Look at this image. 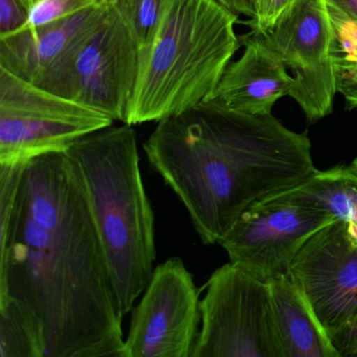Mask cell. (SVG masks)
Listing matches in <instances>:
<instances>
[{"label":"cell","instance_id":"obj_27","mask_svg":"<svg viewBox=\"0 0 357 357\" xmlns=\"http://www.w3.org/2000/svg\"><path fill=\"white\" fill-rule=\"evenodd\" d=\"M352 165H353V166H355L357 168V158H355L354 160H353Z\"/></svg>","mask_w":357,"mask_h":357},{"label":"cell","instance_id":"obj_4","mask_svg":"<svg viewBox=\"0 0 357 357\" xmlns=\"http://www.w3.org/2000/svg\"><path fill=\"white\" fill-rule=\"evenodd\" d=\"M237 14L216 0H167L139 72L125 123L160 122L211 99L240 47Z\"/></svg>","mask_w":357,"mask_h":357},{"label":"cell","instance_id":"obj_3","mask_svg":"<svg viewBox=\"0 0 357 357\" xmlns=\"http://www.w3.org/2000/svg\"><path fill=\"white\" fill-rule=\"evenodd\" d=\"M74 165L103 245L123 315L151 280L155 217L139 169L133 125L106 127L70 146Z\"/></svg>","mask_w":357,"mask_h":357},{"label":"cell","instance_id":"obj_18","mask_svg":"<svg viewBox=\"0 0 357 357\" xmlns=\"http://www.w3.org/2000/svg\"><path fill=\"white\" fill-rule=\"evenodd\" d=\"M105 1L107 0H37L30 8L28 22L24 29H36L55 24Z\"/></svg>","mask_w":357,"mask_h":357},{"label":"cell","instance_id":"obj_25","mask_svg":"<svg viewBox=\"0 0 357 357\" xmlns=\"http://www.w3.org/2000/svg\"><path fill=\"white\" fill-rule=\"evenodd\" d=\"M246 5H248V9H250V13H252V17H255L257 12H258L259 8H260L262 0H245Z\"/></svg>","mask_w":357,"mask_h":357},{"label":"cell","instance_id":"obj_6","mask_svg":"<svg viewBox=\"0 0 357 357\" xmlns=\"http://www.w3.org/2000/svg\"><path fill=\"white\" fill-rule=\"evenodd\" d=\"M114 122L107 114L0 68V164H24L45 154L66 152Z\"/></svg>","mask_w":357,"mask_h":357},{"label":"cell","instance_id":"obj_1","mask_svg":"<svg viewBox=\"0 0 357 357\" xmlns=\"http://www.w3.org/2000/svg\"><path fill=\"white\" fill-rule=\"evenodd\" d=\"M0 294L38 319L45 357H125L124 315L66 152L29 160L15 204H0Z\"/></svg>","mask_w":357,"mask_h":357},{"label":"cell","instance_id":"obj_9","mask_svg":"<svg viewBox=\"0 0 357 357\" xmlns=\"http://www.w3.org/2000/svg\"><path fill=\"white\" fill-rule=\"evenodd\" d=\"M258 35L291 70L294 86L289 96L307 121L314 123L329 116L337 89L327 0H296L273 26Z\"/></svg>","mask_w":357,"mask_h":357},{"label":"cell","instance_id":"obj_7","mask_svg":"<svg viewBox=\"0 0 357 357\" xmlns=\"http://www.w3.org/2000/svg\"><path fill=\"white\" fill-rule=\"evenodd\" d=\"M340 356L357 355V240L336 220L315 234L288 271Z\"/></svg>","mask_w":357,"mask_h":357},{"label":"cell","instance_id":"obj_8","mask_svg":"<svg viewBox=\"0 0 357 357\" xmlns=\"http://www.w3.org/2000/svg\"><path fill=\"white\" fill-rule=\"evenodd\" d=\"M139 47L112 3L109 13L45 91L125 123L139 72Z\"/></svg>","mask_w":357,"mask_h":357},{"label":"cell","instance_id":"obj_2","mask_svg":"<svg viewBox=\"0 0 357 357\" xmlns=\"http://www.w3.org/2000/svg\"><path fill=\"white\" fill-rule=\"evenodd\" d=\"M144 151L206 245L218 243L245 211L317 171L307 133L289 130L273 114H244L211 100L158 122Z\"/></svg>","mask_w":357,"mask_h":357},{"label":"cell","instance_id":"obj_21","mask_svg":"<svg viewBox=\"0 0 357 357\" xmlns=\"http://www.w3.org/2000/svg\"><path fill=\"white\" fill-rule=\"evenodd\" d=\"M29 11L24 0H0V38L22 31L28 22Z\"/></svg>","mask_w":357,"mask_h":357},{"label":"cell","instance_id":"obj_13","mask_svg":"<svg viewBox=\"0 0 357 357\" xmlns=\"http://www.w3.org/2000/svg\"><path fill=\"white\" fill-rule=\"evenodd\" d=\"M242 43L243 54L227 66L210 100L244 114H271L275 102L291 93L294 77L258 34L250 32Z\"/></svg>","mask_w":357,"mask_h":357},{"label":"cell","instance_id":"obj_14","mask_svg":"<svg viewBox=\"0 0 357 357\" xmlns=\"http://www.w3.org/2000/svg\"><path fill=\"white\" fill-rule=\"evenodd\" d=\"M268 283L283 357H340L288 273Z\"/></svg>","mask_w":357,"mask_h":357},{"label":"cell","instance_id":"obj_26","mask_svg":"<svg viewBox=\"0 0 357 357\" xmlns=\"http://www.w3.org/2000/svg\"><path fill=\"white\" fill-rule=\"evenodd\" d=\"M24 1L26 3V5L28 6L29 9H30V8L36 3L37 0H24Z\"/></svg>","mask_w":357,"mask_h":357},{"label":"cell","instance_id":"obj_5","mask_svg":"<svg viewBox=\"0 0 357 357\" xmlns=\"http://www.w3.org/2000/svg\"><path fill=\"white\" fill-rule=\"evenodd\" d=\"M202 328L192 357H283L268 282L229 262L200 301Z\"/></svg>","mask_w":357,"mask_h":357},{"label":"cell","instance_id":"obj_16","mask_svg":"<svg viewBox=\"0 0 357 357\" xmlns=\"http://www.w3.org/2000/svg\"><path fill=\"white\" fill-rule=\"evenodd\" d=\"M0 357H45L40 323L8 294H0Z\"/></svg>","mask_w":357,"mask_h":357},{"label":"cell","instance_id":"obj_24","mask_svg":"<svg viewBox=\"0 0 357 357\" xmlns=\"http://www.w3.org/2000/svg\"><path fill=\"white\" fill-rule=\"evenodd\" d=\"M327 3L342 10L357 22V0H327Z\"/></svg>","mask_w":357,"mask_h":357},{"label":"cell","instance_id":"obj_19","mask_svg":"<svg viewBox=\"0 0 357 357\" xmlns=\"http://www.w3.org/2000/svg\"><path fill=\"white\" fill-rule=\"evenodd\" d=\"M333 26L335 54L357 59V22L333 6L328 5Z\"/></svg>","mask_w":357,"mask_h":357},{"label":"cell","instance_id":"obj_12","mask_svg":"<svg viewBox=\"0 0 357 357\" xmlns=\"http://www.w3.org/2000/svg\"><path fill=\"white\" fill-rule=\"evenodd\" d=\"M112 0L68 20L36 29H24L0 38V68L43 89L66 68L81 45L97 30Z\"/></svg>","mask_w":357,"mask_h":357},{"label":"cell","instance_id":"obj_17","mask_svg":"<svg viewBox=\"0 0 357 357\" xmlns=\"http://www.w3.org/2000/svg\"><path fill=\"white\" fill-rule=\"evenodd\" d=\"M167 0H112L114 9L132 31L139 49L155 33Z\"/></svg>","mask_w":357,"mask_h":357},{"label":"cell","instance_id":"obj_10","mask_svg":"<svg viewBox=\"0 0 357 357\" xmlns=\"http://www.w3.org/2000/svg\"><path fill=\"white\" fill-rule=\"evenodd\" d=\"M337 219L283 193L245 211L221 238L229 262L263 281L287 275L311 237Z\"/></svg>","mask_w":357,"mask_h":357},{"label":"cell","instance_id":"obj_20","mask_svg":"<svg viewBox=\"0 0 357 357\" xmlns=\"http://www.w3.org/2000/svg\"><path fill=\"white\" fill-rule=\"evenodd\" d=\"M336 89L346 100L348 110L357 108V59L335 54Z\"/></svg>","mask_w":357,"mask_h":357},{"label":"cell","instance_id":"obj_15","mask_svg":"<svg viewBox=\"0 0 357 357\" xmlns=\"http://www.w3.org/2000/svg\"><path fill=\"white\" fill-rule=\"evenodd\" d=\"M285 193L346 223L349 233L357 240L356 167L351 165L317 170L302 185Z\"/></svg>","mask_w":357,"mask_h":357},{"label":"cell","instance_id":"obj_22","mask_svg":"<svg viewBox=\"0 0 357 357\" xmlns=\"http://www.w3.org/2000/svg\"><path fill=\"white\" fill-rule=\"evenodd\" d=\"M296 0H262L255 17L248 22L252 33L260 34L273 26L278 18Z\"/></svg>","mask_w":357,"mask_h":357},{"label":"cell","instance_id":"obj_11","mask_svg":"<svg viewBox=\"0 0 357 357\" xmlns=\"http://www.w3.org/2000/svg\"><path fill=\"white\" fill-rule=\"evenodd\" d=\"M200 301L181 258L158 265L133 307L125 357H192L202 325Z\"/></svg>","mask_w":357,"mask_h":357},{"label":"cell","instance_id":"obj_23","mask_svg":"<svg viewBox=\"0 0 357 357\" xmlns=\"http://www.w3.org/2000/svg\"><path fill=\"white\" fill-rule=\"evenodd\" d=\"M221 5L225 6L227 9L233 13L239 15L248 16V18L252 17L250 9L246 5L245 0H216Z\"/></svg>","mask_w":357,"mask_h":357}]
</instances>
